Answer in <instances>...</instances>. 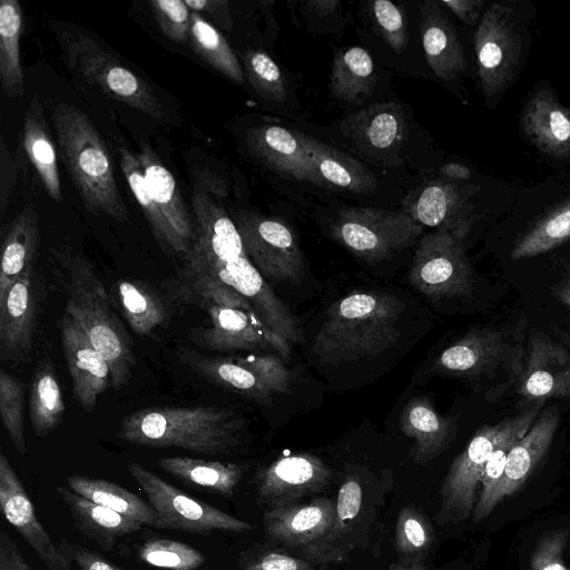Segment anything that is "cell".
I'll return each instance as SVG.
<instances>
[{
    "instance_id": "obj_22",
    "label": "cell",
    "mask_w": 570,
    "mask_h": 570,
    "mask_svg": "<svg viewBox=\"0 0 570 570\" xmlns=\"http://www.w3.org/2000/svg\"><path fill=\"white\" fill-rule=\"evenodd\" d=\"M136 155L148 191L167 222L179 254L187 256L195 239V228L173 174L146 142L140 144Z\"/></svg>"
},
{
    "instance_id": "obj_8",
    "label": "cell",
    "mask_w": 570,
    "mask_h": 570,
    "mask_svg": "<svg viewBox=\"0 0 570 570\" xmlns=\"http://www.w3.org/2000/svg\"><path fill=\"white\" fill-rule=\"evenodd\" d=\"M422 227L409 213L358 207L340 212L331 230L354 255L376 263L409 246L421 235Z\"/></svg>"
},
{
    "instance_id": "obj_17",
    "label": "cell",
    "mask_w": 570,
    "mask_h": 570,
    "mask_svg": "<svg viewBox=\"0 0 570 570\" xmlns=\"http://www.w3.org/2000/svg\"><path fill=\"white\" fill-rule=\"evenodd\" d=\"M210 327L200 332V342L215 351H274L288 358L292 344L269 330L256 313L206 304Z\"/></svg>"
},
{
    "instance_id": "obj_40",
    "label": "cell",
    "mask_w": 570,
    "mask_h": 570,
    "mask_svg": "<svg viewBox=\"0 0 570 570\" xmlns=\"http://www.w3.org/2000/svg\"><path fill=\"white\" fill-rule=\"evenodd\" d=\"M29 404L31 425L37 435L46 436L61 422L66 406L51 363H43L35 373Z\"/></svg>"
},
{
    "instance_id": "obj_6",
    "label": "cell",
    "mask_w": 570,
    "mask_h": 570,
    "mask_svg": "<svg viewBox=\"0 0 570 570\" xmlns=\"http://www.w3.org/2000/svg\"><path fill=\"white\" fill-rule=\"evenodd\" d=\"M66 261L71 279L65 312L85 328L91 344L109 365L112 387L120 390L128 383L135 363L130 338L89 263L80 255L68 256Z\"/></svg>"
},
{
    "instance_id": "obj_43",
    "label": "cell",
    "mask_w": 570,
    "mask_h": 570,
    "mask_svg": "<svg viewBox=\"0 0 570 570\" xmlns=\"http://www.w3.org/2000/svg\"><path fill=\"white\" fill-rule=\"evenodd\" d=\"M570 238V199L524 234L511 250L512 259L544 254Z\"/></svg>"
},
{
    "instance_id": "obj_3",
    "label": "cell",
    "mask_w": 570,
    "mask_h": 570,
    "mask_svg": "<svg viewBox=\"0 0 570 570\" xmlns=\"http://www.w3.org/2000/svg\"><path fill=\"white\" fill-rule=\"evenodd\" d=\"M527 320L469 332L443 350L432 372L468 382L493 402L517 385L527 358Z\"/></svg>"
},
{
    "instance_id": "obj_48",
    "label": "cell",
    "mask_w": 570,
    "mask_h": 570,
    "mask_svg": "<svg viewBox=\"0 0 570 570\" xmlns=\"http://www.w3.org/2000/svg\"><path fill=\"white\" fill-rule=\"evenodd\" d=\"M368 12L377 33L396 52H402L409 40L406 19L396 4L387 0L368 3Z\"/></svg>"
},
{
    "instance_id": "obj_45",
    "label": "cell",
    "mask_w": 570,
    "mask_h": 570,
    "mask_svg": "<svg viewBox=\"0 0 570 570\" xmlns=\"http://www.w3.org/2000/svg\"><path fill=\"white\" fill-rule=\"evenodd\" d=\"M137 556L144 563L166 570H196L205 561L191 546L164 538L145 541Z\"/></svg>"
},
{
    "instance_id": "obj_25",
    "label": "cell",
    "mask_w": 570,
    "mask_h": 570,
    "mask_svg": "<svg viewBox=\"0 0 570 570\" xmlns=\"http://www.w3.org/2000/svg\"><path fill=\"white\" fill-rule=\"evenodd\" d=\"M525 136L541 151L553 157L570 156V110L552 91H537L522 114Z\"/></svg>"
},
{
    "instance_id": "obj_42",
    "label": "cell",
    "mask_w": 570,
    "mask_h": 570,
    "mask_svg": "<svg viewBox=\"0 0 570 570\" xmlns=\"http://www.w3.org/2000/svg\"><path fill=\"white\" fill-rule=\"evenodd\" d=\"M117 291L125 317L136 334L147 335L164 322L166 312L161 299L144 284L121 279Z\"/></svg>"
},
{
    "instance_id": "obj_19",
    "label": "cell",
    "mask_w": 570,
    "mask_h": 570,
    "mask_svg": "<svg viewBox=\"0 0 570 570\" xmlns=\"http://www.w3.org/2000/svg\"><path fill=\"white\" fill-rule=\"evenodd\" d=\"M517 387V393L527 402L570 397V351L533 333Z\"/></svg>"
},
{
    "instance_id": "obj_31",
    "label": "cell",
    "mask_w": 570,
    "mask_h": 570,
    "mask_svg": "<svg viewBox=\"0 0 570 570\" xmlns=\"http://www.w3.org/2000/svg\"><path fill=\"white\" fill-rule=\"evenodd\" d=\"M453 421L441 416L426 397L412 399L401 416L402 432L413 440L412 459L426 464L449 442Z\"/></svg>"
},
{
    "instance_id": "obj_33",
    "label": "cell",
    "mask_w": 570,
    "mask_h": 570,
    "mask_svg": "<svg viewBox=\"0 0 570 570\" xmlns=\"http://www.w3.org/2000/svg\"><path fill=\"white\" fill-rule=\"evenodd\" d=\"M158 465L183 483L217 493L227 499L234 497L243 478L237 463L207 461L189 456H171L158 460Z\"/></svg>"
},
{
    "instance_id": "obj_49",
    "label": "cell",
    "mask_w": 570,
    "mask_h": 570,
    "mask_svg": "<svg viewBox=\"0 0 570 570\" xmlns=\"http://www.w3.org/2000/svg\"><path fill=\"white\" fill-rule=\"evenodd\" d=\"M362 495V487L353 476L347 478L341 485L335 502L334 523L324 543L322 559H325V553L331 552L332 543L343 535V532L360 513L363 500Z\"/></svg>"
},
{
    "instance_id": "obj_39",
    "label": "cell",
    "mask_w": 570,
    "mask_h": 570,
    "mask_svg": "<svg viewBox=\"0 0 570 570\" xmlns=\"http://www.w3.org/2000/svg\"><path fill=\"white\" fill-rule=\"evenodd\" d=\"M189 41L193 50L230 81L243 85L244 70L224 36L198 12H191Z\"/></svg>"
},
{
    "instance_id": "obj_32",
    "label": "cell",
    "mask_w": 570,
    "mask_h": 570,
    "mask_svg": "<svg viewBox=\"0 0 570 570\" xmlns=\"http://www.w3.org/2000/svg\"><path fill=\"white\" fill-rule=\"evenodd\" d=\"M343 129L363 147L381 151L396 148L405 136L404 118L394 102L377 104L351 115Z\"/></svg>"
},
{
    "instance_id": "obj_37",
    "label": "cell",
    "mask_w": 570,
    "mask_h": 570,
    "mask_svg": "<svg viewBox=\"0 0 570 570\" xmlns=\"http://www.w3.org/2000/svg\"><path fill=\"white\" fill-rule=\"evenodd\" d=\"M460 207L461 197L456 187L434 181L419 194L409 215L422 226L448 228L464 236L468 224L458 216Z\"/></svg>"
},
{
    "instance_id": "obj_4",
    "label": "cell",
    "mask_w": 570,
    "mask_h": 570,
    "mask_svg": "<svg viewBox=\"0 0 570 570\" xmlns=\"http://www.w3.org/2000/svg\"><path fill=\"white\" fill-rule=\"evenodd\" d=\"M242 426L233 412L216 406H153L124 417L119 436L144 446L224 454L236 446Z\"/></svg>"
},
{
    "instance_id": "obj_27",
    "label": "cell",
    "mask_w": 570,
    "mask_h": 570,
    "mask_svg": "<svg viewBox=\"0 0 570 570\" xmlns=\"http://www.w3.org/2000/svg\"><path fill=\"white\" fill-rule=\"evenodd\" d=\"M56 490L67 504L75 527L104 551L111 550L120 537L139 531L144 527L132 519L79 495L71 489L57 487Z\"/></svg>"
},
{
    "instance_id": "obj_57",
    "label": "cell",
    "mask_w": 570,
    "mask_h": 570,
    "mask_svg": "<svg viewBox=\"0 0 570 570\" xmlns=\"http://www.w3.org/2000/svg\"><path fill=\"white\" fill-rule=\"evenodd\" d=\"M441 4L448 7L458 18L468 24H474L482 4L478 0H451L441 1Z\"/></svg>"
},
{
    "instance_id": "obj_13",
    "label": "cell",
    "mask_w": 570,
    "mask_h": 570,
    "mask_svg": "<svg viewBox=\"0 0 570 570\" xmlns=\"http://www.w3.org/2000/svg\"><path fill=\"white\" fill-rule=\"evenodd\" d=\"M190 275H206L228 285L252 304L269 330L291 344L302 341L299 322L275 295L246 253L226 261L209 262L190 272Z\"/></svg>"
},
{
    "instance_id": "obj_24",
    "label": "cell",
    "mask_w": 570,
    "mask_h": 570,
    "mask_svg": "<svg viewBox=\"0 0 570 570\" xmlns=\"http://www.w3.org/2000/svg\"><path fill=\"white\" fill-rule=\"evenodd\" d=\"M436 1L421 3L420 31L426 61L445 81L466 69V58L458 33Z\"/></svg>"
},
{
    "instance_id": "obj_47",
    "label": "cell",
    "mask_w": 570,
    "mask_h": 570,
    "mask_svg": "<svg viewBox=\"0 0 570 570\" xmlns=\"http://www.w3.org/2000/svg\"><path fill=\"white\" fill-rule=\"evenodd\" d=\"M23 389L18 379L6 371L0 373V415L16 450L26 455L23 431Z\"/></svg>"
},
{
    "instance_id": "obj_20",
    "label": "cell",
    "mask_w": 570,
    "mask_h": 570,
    "mask_svg": "<svg viewBox=\"0 0 570 570\" xmlns=\"http://www.w3.org/2000/svg\"><path fill=\"white\" fill-rule=\"evenodd\" d=\"M60 337L75 399L80 407L91 412L108 386L109 365L91 344L85 328L67 312L61 317Z\"/></svg>"
},
{
    "instance_id": "obj_55",
    "label": "cell",
    "mask_w": 570,
    "mask_h": 570,
    "mask_svg": "<svg viewBox=\"0 0 570 570\" xmlns=\"http://www.w3.org/2000/svg\"><path fill=\"white\" fill-rule=\"evenodd\" d=\"M59 549L65 558L70 563H76L80 570H124L96 552L66 539L60 540Z\"/></svg>"
},
{
    "instance_id": "obj_7",
    "label": "cell",
    "mask_w": 570,
    "mask_h": 570,
    "mask_svg": "<svg viewBox=\"0 0 570 570\" xmlns=\"http://www.w3.org/2000/svg\"><path fill=\"white\" fill-rule=\"evenodd\" d=\"M546 402H538L525 412L481 426L465 449L452 462L441 488L440 525L458 524L471 517L485 465L492 453L510 436L525 433L535 422Z\"/></svg>"
},
{
    "instance_id": "obj_34",
    "label": "cell",
    "mask_w": 570,
    "mask_h": 570,
    "mask_svg": "<svg viewBox=\"0 0 570 570\" xmlns=\"http://www.w3.org/2000/svg\"><path fill=\"white\" fill-rule=\"evenodd\" d=\"M374 65L370 53L361 47L341 50L333 59L330 90L334 98L358 104L373 91Z\"/></svg>"
},
{
    "instance_id": "obj_59",
    "label": "cell",
    "mask_w": 570,
    "mask_h": 570,
    "mask_svg": "<svg viewBox=\"0 0 570 570\" xmlns=\"http://www.w3.org/2000/svg\"><path fill=\"white\" fill-rule=\"evenodd\" d=\"M557 296L561 303L570 308V275L558 287Z\"/></svg>"
},
{
    "instance_id": "obj_35",
    "label": "cell",
    "mask_w": 570,
    "mask_h": 570,
    "mask_svg": "<svg viewBox=\"0 0 570 570\" xmlns=\"http://www.w3.org/2000/svg\"><path fill=\"white\" fill-rule=\"evenodd\" d=\"M67 483L73 492L97 504L109 508L144 527H155L157 513L153 507L118 484L78 474L68 476Z\"/></svg>"
},
{
    "instance_id": "obj_9",
    "label": "cell",
    "mask_w": 570,
    "mask_h": 570,
    "mask_svg": "<svg viewBox=\"0 0 570 570\" xmlns=\"http://www.w3.org/2000/svg\"><path fill=\"white\" fill-rule=\"evenodd\" d=\"M128 471L157 513L154 528L194 534L216 531L245 533L254 529L250 523L187 495L136 462L128 464Z\"/></svg>"
},
{
    "instance_id": "obj_14",
    "label": "cell",
    "mask_w": 570,
    "mask_h": 570,
    "mask_svg": "<svg viewBox=\"0 0 570 570\" xmlns=\"http://www.w3.org/2000/svg\"><path fill=\"white\" fill-rule=\"evenodd\" d=\"M334 518L335 503L327 498H316L306 503L265 510L264 531L271 542L299 548L309 559L321 560Z\"/></svg>"
},
{
    "instance_id": "obj_29",
    "label": "cell",
    "mask_w": 570,
    "mask_h": 570,
    "mask_svg": "<svg viewBox=\"0 0 570 570\" xmlns=\"http://www.w3.org/2000/svg\"><path fill=\"white\" fill-rule=\"evenodd\" d=\"M22 145L28 159L51 199L58 204L61 203L62 189L56 148L38 95L31 97L24 111Z\"/></svg>"
},
{
    "instance_id": "obj_18",
    "label": "cell",
    "mask_w": 570,
    "mask_h": 570,
    "mask_svg": "<svg viewBox=\"0 0 570 570\" xmlns=\"http://www.w3.org/2000/svg\"><path fill=\"white\" fill-rule=\"evenodd\" d=\"M0 508L6 520L50 570H71L37 518L35 507L7 456L0 454Z\"/></svg>"
},
{
    "instance_id": "obj_38",
    "label": "cell",
    "mask_w": 570,
    "mask_h": 570,
    "mask_svg": "<svg viewBox=\"0 0 570 570\" xmlns=\"http://www.w3.org/2000/svg\"><path fill=\"white\" fill-rule=\"evenodd\" d=\"M190 364L206 379L238 393L266 397L278 393L276 387L255 368L232 357L194 356Z\"/></svg>"
},
{
    "instance_id": "obj_21",
    "label": "cell",
    "mask_w": 570,
    "mask_h": 570,
    "mask_svg": "<svg viewBox=\"0 0 570 570\" xmlns=\"http://www.w3.org/2000/svg\"><path fill=\"white\" fill-rule=\"evenodd\" d=\"M559 425V412L549 405L528 432L508 451L504 470L489 503V514L505 497L517 492L542 460Z\"/></svg>"
},
{
    "instance_id": "obj_15",
    "label": "cell",
    "mask_w": 570,
    "mask_h": 570,
    "mask_svg": "<svg viewBox=\"0 0 570 570\" xmlns=\"http://www.w3.org/2000/svg\"><path fill=\"white\" fill-rule=\"evenodd\" d=\"M331 479V469L315 455L278 458L257 475L258 503L264 511L297 503L324 490Z\"/></svg>"
},
{
    "instance_id": "obj_2",
    "label": "cell",
    "mask_w": 570,
    "mask_h": 570,
    "mask_svg": "<svg viewBox=\"0 0 570 570\" xmlns=\"http://www.w3.org/2000/svg\"><path fill=\"white\" fill-rule=\"evenodd\" d=\"M50 118L63 164L86 209L127 223L111 158L90 118L68 102L52 106Z\"/></svg>"
},
{
    "instance_id": "obj_26",
    "label": "cell",
    "mask_w": 570,
    "mask_h": 570,
    "mask_svg": "<svg viewBox=\"0 0 570 570\" xmlns=\"http://www.w3.org/2000/svg\"><path fill=\"white\" fill-rule=\"evenodd\" d=\"M30 267L9 288L0 303V346L7 360L24 356L31 345L35 298Z\"/></svg>"
},
{
    "instance_id": "obj_50",
    "label": "cell",
    "mask_w": 570,
    "mask_h": 570,
    "mask_svg": "<svg viewBox=\"0 0 570 570\" xmlns=\"http://www.w3.org/2000/svg\"><path fill=\"white\" fill-rule=\"evenodd\" d=\"M163 33L171 41L185 43L189 39L191 12L183 0H153L149 2Z\"/></svg>"
},
{
    "instance_id": "obj_36",
    "label": "cell",
    "mask_w": 570,
    "mask_h": 570,
    "mask_svg": "<svg viewBox=\"0 0 570 570\" xmlns=\"http://www.w3.org/2000/svg\"><path fill=\"white\" fill-rule=\"evenodd\" d=\"M22 10L17 0L0 2V82L10 99H21L24 94L23 71L20 59Z\"/></svg>"
},
{
    "instance_id": "obj_44",
    "label": "cell",
    "mask_w": 570,
    "mask_h": 570,
    "mask_svg": "<svg viewBox=\"0 0 570 570\" xmlns=\"http://www.w3.org/2000/svg\"><path fill=\"white\" fill-rule=\"evenodd\" d=\"M434 543V532L428 518L417 509L404 507L395 527V548L406 562L423 560Z\"/></svg>"
},
{
    "instance_id": "obj_41",
    "label": "cell",
    "mask_w": 570,
    "mask_h": 570,
    "mask_svg": "<svg viewBox=\"0 0 570 570\" xmlns=\"http://www.w3.org/2000/svg\"><path fill=\"white\" fill-rule=\"evenodd\" d=\"M118 157L121 171L128 183L129 189L141 207L159 246L169 255L179 254L173 233L148 191L137 155L131 153L127 147H119Z\"/></svg>"
},
{
    "instance_id": "obj_10",
    "label": "cell",
    "mask_w": 570,
    "mask_h": 570,
    "mask_svg": "<svg viewBox=\"0 0 570 570\" xmlns=\"http://www.w3.org/2000/svg\"><path fill=\"white\" fill-rule=\"evenodd\" d=\"M463 237L439 228L421 239L409 276L417 291L431 298L464 297L471 293L473 273Z\"/></svg>"
},
{
    "instance_id": "obj_28",
    "label": "cell",
    "mask_w": 570,
    "mask_h": 570,
    "mask_svg": "<svg viewBox=\"0 0 570 570\" xmlns=\"http://www.w3.org/2000/svg\"><path fill=\"white\" fill-rule=\"evenodd\" d=\"M39 240L37 207L29 203L13 217L2 243L0 303L16 281L32 267Z\"/></svg>"
},
{
    "instance_id": "obj_11",
    "label": "cell",
    "mask_w": 570,
    "mask_h": 570,
    "mask_svg": "<svg viewBox=\"0 0 570 570\" xmlns=\"http://www.w3.org/2000/svg\"><path fill=\"white\" fill-rule=\"evenodd\" d=\"M478 73L488 100L500 97L515 71L521 38L511 10L491 4L482 14L474 35Z\"/></svg>"
},
{
    "instance_id": "obj_60",
    "label": "cell",
    "mask_w": 570,
    "mask_h": 570,
    "mask_svg": "<svg viewBox=\"0 0 570 570\" xmlns=\"http://www.w3.org/2000/svg\"><path fill=\"white\" fill-rule=\"evenodd\" d=\"M389 570H432L430 569L423 560H416L412 562H405L403 564L393 566Z\"/></svg>"
},
{
    "instance_id": "obj_52",
    "label": "cell",
    "mask_w": 570,
    "mask_h": 570,
    "mask_svg": "<svg viewBox=\"0 0 570 570\" xmlns=\"http://www.w3.org/2000/svg\"><path fill=\"white\" fill-rule=\"evenodd\" d=\"M569 535L566 528L543 533L532 552L530 570H569L563 562Z\"/></svg>"
},
{
    "instance_id": "obj_46",
    "label": "cell",
    "mask_w": 570,
    "mask_h": 570,
    "mask_svg": "<svg viewBox=\"0 0 570 570\" xmlns=\"http://www.w3.org/2000/svg\"><path fill=\"white\" fill-rule=\"evenodd\" d=\"M243 62L244 75L259 97L272 104H282L286 100L284 76L266 52L247 50L243 53Z\"/></svg>"
},
{
    "instance_id": "obj_1",
    "label": "cell",
    "mask_w": 570,
    "mask_h": 570,
    "mask_svg": "<svg viewBox=\"0 0 570 570\" xmlns=\"http://www.w3.org/2000/svg\"><path fill=\"white\" fill-rule=\"evenodd\" d=\"M402 312V302L391 294L351 293L326 311L313 342V354L332 365L376 356L397 341Z\"/></svg>"
},
{
    "instance_id": "obj_12",
    "label": "cell",
    "mask_w": 570,
    "mask_h": 570,
    "mask_svg": "<svg viewBox=\"0 0 570 570\" xmlns=\"http://www.w3.org/2000/svg\"><path fill=\"white\" fill-rule=\"evenodd\" d=\"M236 227L245 252L265 279L297 283L304 274V258L292 229L284 223L254 214L238 216Z\"/></svg>"
},
{
    "instance_id": "obj_23",
    "label": "cell",
    "mask_w": 570,
    "mask_h": 570,
    "mask_svg": "<svg viewBox=\"0 0 570 570\" xmlns=\"http://www.w3.org/2000/svg\"><path fill=\"white\" fill-rule=\"evenodd\" d=\"M246 145L273 170L296 180L325 186L295 131L275 125L254 127L246 132Z\"/></svg>"
},
{
    "instance_id": "obj_51",
    "label": "cell",
    "mask_w": 570,
    "mask_h": 570,
    "mask_svg": "<svg viewBox=\"0 0 570 570\" xmlns=\"http://www.w3.org/2000/svg\"><path fill=\"white\" fill-rule=\"evenodd\" d=\"M237 570H315L312 562L275 549L250 548L238 559Z\"/></svg>"
},
{
    "instance_id": "obj_54",
    "label": "cell",
    "mask_w": 570,
    "mask_h": 570,
    "mask_svg": "<svg viewBox=\"0 0 570 570\" xmlns=\"http://www.w3.org/2000/svg\"><path fill=\"white\" fill-rule=\"evenodd\" d=\"M22 165L18 153H13L7 144L3 135L0 139V214L4 215L6 208L17 186Z\"/></svg>"
},
{
    "instance_id": "obj_53",
    "label": "cell",
    "mask_w": 570,
    "mask_h": 570,
    "mask_svg": "<svg viewBox=\"0 0 570 570\" xmlns=\"http://www.w3.org/2000/svg\"><path fill=\"white\" fill-rule=\"evenodd\" d=\"M194 286L196 292L205 301V304L240 308L256 313L252 304L244 296L215 278L206 275L195 276Z\"/></svg>"
},
{
    "instance_id": "obj_16",
    "label": "cell",
    "mask_w": 570,
    "mask_h": 570,
    "mask_svg": "<svg viewBox=\"0 0 570 570\" xmlns=\"http://www.w3.org/2000/svg\"><path fill=\"white\" fill-rule=\"evenodd\" d=\"M207 184L194 188L191 206L195 217V239L186 256L188 271L215 261H226L245 254L236 224L223 203Z\"/></svg>"
},
{
    "instance_id": "obj_5",
    "label": "cell",
    "mask_w": 570,
    "mask_h": 570,
    "mask_svg": "<svg viewBox=\"0 0 570 570\" xmlns=\"http://www.w3.org/2000/svg\"><path fill=\"white\" fill-rule=\"evenodd\" d=\"M66 66L106 97L118 100L163 125L173 124L166 104L135 71L121 63L88 30L66 21H50Z\"/></svg>"
},
{
    "instance_id": "obj_30",
    "label": "cell",
    "mask_w": 570,
    "mask_h": 570,
    "mask_svg": "<svg viewBox=\"0 0 570 570\" xmlns=\"http://www.w3.org/2000/svg\"><path fill=\"white\" fill-rule=\"evenodd\" d=\"M295 134L325 186L334 185L355 194L375 187L373 174L363 164L309 135Z\"/></svg>"
},
{
    "instance_id": "obj_56",
    "label": "cell",
    "mask_w": 570,
    "mask_h": 570,
    "mask_svg": "<svg viewBox=\"0 0 570 570\" xmlns=\"http://www.w3.org/2000/svg\"><path fill=\"white\" fill-rule=\"evenodd\" d=\"M0 570H32L4 530L0 534Z\"/></svg>"
},
{
    "instance_id": "obj_58",
    "label": "cell",
    "mask_w": 570,
    "mask_h": 570,
    "mask_svg": "<svg viewBox=\"0 0 570 570\" xmlns=\"http://www.w3.org/2000/svg\"><path fill=\"white\" fill-rule=\"evenodd\" d=\"M440 173L446 178L458 180H465L471 176V171L468 167L456 163L445 164L440 168Z\"/></svg>"
}]
</instances>
